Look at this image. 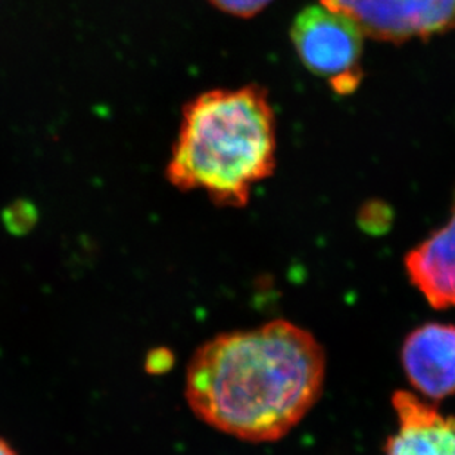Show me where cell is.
<instances>
[{"label":"cell","instance_id":"4","mask_svg":"<svg viewBox=\"0 0 455 455\" xmlns=\"http://www.w3.org/2000/svg\"><path fill=\"white\" fill-rule=\"evenodd\" d=\"M401 361L411 387L429 401L455 394V326L427 323L407 336Z\"/></svg>","mask_w":455,"mask_h":455},{"label":"cell","instance_id":"11","mask_svg":"<svg viewBox=\"0 0 455 455\" xmlns=\"http://www.w3.org/2000/svg\"><path fill=\"white\" fill-rule=\"evenodd\" d=\"M0 455H18V452L13 450L12 445L6 441V439L0 436Z\"/></svg>","mask_w":455,"mask_h":455},{"label":"cell","instance_id":"10","mask_svg":"<svg viewBox=\"0 0 455 455\" xmlns=\"http://www.w3.org/2000/svg\"><path fill=\"white\" fill-rule=\"evenodd\" d=\"M172 361L174 356L170 349H152L145 360V369L149 374H163L172 369Z\"/></svg>","mask_w":455,"mask_h":455},{"label":"cell","instance_id":"5","mask_svg":"<svg viewBox=\"0 0 455 455\" xmlns=\"http://www.w3.org/2000/svg\"><path fill=\"white\" fill-rule=\"evenodd\" d=\"M392 407L398 427L385 455H455V417L408 391H396Z\"/></svg>","mask_w":455,"mask_h":455},{"label":"cell","instance_id":"6","mask_svg":"<svg viewBox=\"0 0 455 455\" xmlns=\"http://www.w3.org/2000/svg\"><path fill=\"white\" fill-rule=\"evenodd\" d=\"M404 264L408 279L434 308L455 307V201L450 221L412 248Z\"/></svg>","mask_w":455,"mask_h":455},{"label":"cell","instance_id":"1","mask_svg":"<svg viewBox=\"0 0 455 455\" xmlns=\"http://www.w3.org/2000/svg\"><path fill=\"white\" fill-rule=\"evenodd\" d=\"M324 379L326 353L315 336L277 318L201 345L186 369V403L212 429L273 443L301 423Z\"/></svg>","mask_w":455,"mask_h":455},{"label":"cell","instance_id":"8","mask_svg":"<svg viewBox=\"0 0 455 455\" xmlns=\"http://www.w3.org/2000/svg\"><path fill=\"white\" fill-rule=\"evenodd\" d=\"M416 37L429 39L455 28V0H407Z\"/></svg>","mask_w":455,"mask_h":455},{"label":"cell","instance_id":"9","mask_svg":"<svg viewBox=\"0 0 455 455\" xmlns=\"http://www.w3.org/2000/svg\"><path fill=\"white\" fill-rule=\"evenodd\" d=\"M211 4L224 12L236 17L248 18L261 12L273 0H210Z\"/></svg>","mask_w":455,"mask_h":455},{"label":"cell","instance_id":"3","mask_svg":"<svg viewBox=\"0 0 455 455\" xmlns=\"http://www.w3.org/2000/svg\"><path fill=\"white\" fill-rule=\"evenodd\" d=\"M293 48L302 64L326 78L339 95H349L363 80V31L344 13L309 6L298 13L291 30Z\"/></svg>","mask_w":455,"mask_h":455},{"label":"cell","instance_id":"7","mask_svg":"<svg viewBox=\"0 0 455 455\" xmlns=\"http://www.w3.org/2000/svg\"><path fill=\"white\" fill-rule=\"evenodd\" d=\"M326 8L344 13L363 35L401 44L416 37L407 0H322Z\"/></svg>","mask_w":455,"mask_h":455},{"label":"cell","instance_id":"2","mask_svg":"<svg viewBox=\"0 0 455 455\" xmlns=\"http://www.w3.org/2000/svg\"><path fill=\"white\" fill-rule=\"evenodd\" d=\"M275 167V118L259 86L206 92L185 108L167 167L179 189L242 208Z\"/></svg>","mask_w":455,"mask_h":455}]
</instances>
